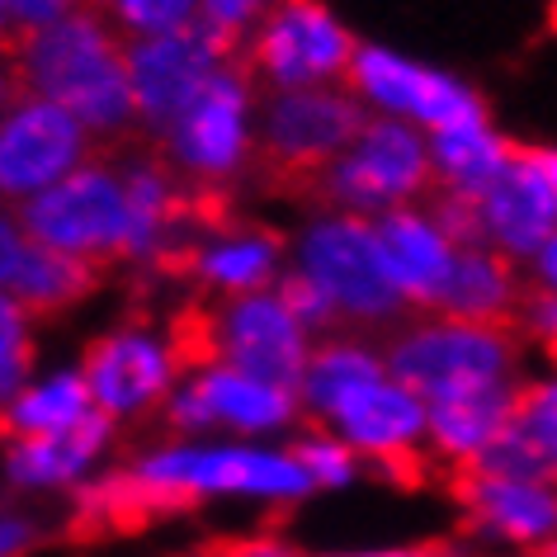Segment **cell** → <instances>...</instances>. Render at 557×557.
<instances>
[{"mask_svg":"<svg viewBox=\"0 0 557 557\" xmlns=\"http://www.w3.org/2000/svg\"><path fill=\"white\" fill-rule=\"evenodd\" d=\"M10 90L20 100H48L66 109L90 137V161H109L114 143H147L133 119L123 34L104 15H72L34 29L24 52L10 62Z\"/></svg>","mask_w":557,"mask_h":557,"instance_id":"1","label":"cell"},{"mask_svg":"<svg viewBox=\"0 0 557 557\" xmlns=\"http://www.w3.org/2000/svg\"><path fill=\"white\" fill-rule=\"evenodd\" d=\"M373 114L355 100L350 90H284L274 95L260 119V137L250 143V157L242 171L260 194H278V199H312V185L336 157L355 147Z\"/></svg>","mask_w":557,"mask_h":557,"instance_id":"2","label":"cell"},{"mask_svg":"<svg viewBox=\"0 0 557 557\" xmlns=\"http://www.w3.org/2000/svg\"><path fill=\"white\" fill-rule=\"evenodd\" d=\"M15 227L38 246L66 250V256L95 260L114 270L119 260H133V222H128V194L119 175L100 161H86L48 189H38L20 208Z\"/></svg>","mask_w":557,"mask_h":557,"instance_id":"3","label":"cell"},{"mask_svg":"<svg viewBox=\"0 0 557 557\" xmlns=\"http://www.w3.org/2000/svg\"><path fill=\"white\" fill-rule=\"evenodd\" d=\"M435 189V165L425 143L397 119H369L355 147L336 157L312 185L317 208L336 218H379L387 208H407V199H425Z\"/></svg>","mask_w":557,"mask_h":557,"instance_id":"4","label":"cell"},{"mask_svg":"<svg viewBox=\"0 0 557 557\" xmlns=\"http://www.w3.org/2000/svg\"><path fill=\"white\" fill-rule=\"evenodd\" d=\"M524 336L500 326H472V322H425L411 336H401L387 350V373L401 393L416 401H435L449 393H468V387L500 383L520 364Z\"/></svg>","mask_w":557,"mask_h":557,"instance_id":"5","label":"cell"},{"mask_svg":"<svg viewBox=\"0 0 557 557\" xmlns=\"http://www.w3.org/2000/svg\"><path fill=\"white\" fill-rule=\"evenodd\" d=\"M246 52L222 44L208 24L189 20L171 34L151 38H123V72H128V95H133V119L143 137L161 143L185 114L194 90L203 86L218 66L242 62Z\"/></svg>","mask_w":557,"mask_h":557,"instance_id":"6","label":"cell"},{"mask_svg":"<svg viewBox=\"0 0 557 557\" xmlns=\"http://www.w3.org/2000/svg\"><path fill=\"white\" fill-rule=\"evenodd\" d=\"M250 95L256 90H250L242 62L218 66L194 90V100L175 119V128L157 143L161 161L175 171V180H185V185H232L242 175L250 157V133H246Z\"/></svg>","mask_w":557,"mask_h":557,"instance_id":"7","label":"cell"},{"mask_svg":"<svg viewBox=\"0 0 557 557\" xmlns=\"http://www.w3.org/2000/svg\"><path fill=\"white\" fill-rule=\"evenodd\" d=\"M359 44L326 15L317 0H274L264 10V29L246 44V76L250 90H308L322 81H345L350 76Z\"/></svg>","mask_w":557,"mask_h":557,"instance_id":"8","label":"cell"},{"mask_svg":"<svg viewBox=\"0 0 557 557\" xmlns=\"http://www.w3.org/2000/svg\"><path fill=\"white\" fill-rule=\"evenodd\" d=\"M302 274L326 288L345 322H393L407 312V298L387 284L373 232L364 218H322L302 236Z\"/></svg>","mask_w":557,"mask_h":557,"instance_id":"9","label":"cell"},{"mask_svg":"<svg viewBox=\"0 0 557 557\" xmlns=\"http://www.w3.org/2000/svg\"><path fill=\"white\" fill-rule=\"evenodd\" d=\"M199 506H203V492H194V486L157 482V478H147L143 468H123V472H109V478L76 486L72 520L62 529V543L100 548V543L143 534V529L161 524V520L194 515Z\"/></svg>","mask_w":557,"mask_h":557,"instance_id":"10","label":"cell"},{"mask_svg":"<svg viewBox=\"0 0 557 557\" xmlns=\"http://www.w3.org/2000/svg\"><path fill=\"white\" fill-rule=\"evenodd\" d=\"M553 147H506V171L482 194V222L496 250L506 256H539L553 242V194H557Z\"/></svg>","mask_w":557,"mask_h":557,"instance_id":"11","label":"cell"},{"mask_svg":"<svg viewBox=\"0 0 557 557\" xmlns=\"http://www.w3.org/2000/svg\"><path fill=\"white\" fill-rule=\"evenodd\" d=\"M302 331L278 308L274 294H246L222 302V369H236L250 383L298 401L302 383Z\"/></svg>","mask_w":557,"mask_h":557,"instance_id":"12","label":"cell"},{"mask_svg":"<svg viewBox=\"0 0 557 557\" xmlns=\"http://www.w3.org/2000/svg\"><path fill=\"white\" fill-rule=\"evenodd\" d=\"M90 161L86 128L48 100H20L0 123V194H38Z\"/></svg>","mask_w":557,"mask_h":557,"instance_id":"13","label":"cell"},{"mask_svg":"<svg viewBox=\"0 0 557 557\" xmlns=\"http://www.w3.org/2000/svg\"><path fill=\"white\" fill-rule=\"evenodd\" d=\"M524 278L515 260L496 246H454L449 270H444L435 298L425 312H440V322H472V326H500L520 331L524 308ZM524 336V331H520Z\"/></svg>","mask_w":557,"mask_h":557,"instance_id":"14","label":"cell"},{"mask_svg":"<svg viewBox=\"0 0 557 557\" xmlns=\"http://www.w3.org/2000/svg\"><path fill=\"white\" fill-rule=\"evenodd\" d=\"M345 86L369 95V100H379L383 109L425 119L430 128H449V123H463V119H482V100L468 86L430 72V66H411V62L393 58V52H379V48L355 52Z\"/></svg>","mask_w":557,"mask_h":557,"instance_id":"15","label":"cell"},{"mask_svg":"<svg viewBox=\"0 0 557 557\" xmlns=\"http://www.w3.org/2000/svg\"><path fill=\"white\" fill-rule=\"evenodd\" d=\"M143 472L157 482L194 486V492H260V496H308V472L284 454L256 449H161L143 458Z\"/></svg>","mask_w":557,"mask_h":557,"instance_id":"16","label":"cell"},{"mask_svg":"<svg viewBox=\"0 0 557 557\" xmlns=\"http://www.w3.org/2000/svg\"><path fill=\"white\" fill-rule=\"evenodd\" d=\"M81 383L90 393V407L104 416H133L157 407L171 387V369L157 341L137 331H109L81 345Z\"/></svg>","mask_w":557,"mask_h":557,"instance_id":"17","label":"cell"},{"mask_svg":"<svg viewBox=\"0 0 557 557\" xmlns=\"http://www.w3.org/2000/svg\"><path fill=\"white\" fill-rule=\"evenodd\" d=\"M369 232L387 284L407 298V308L425 312V302L435 298L440 278L449 270L454 246L416 208H387V213H379V222H369Z\"/></svg>","mask_w":557,"mask_h":557,"instance_id":"18","label":"cell"},{"mask_svg":"<svg viewBox=\"0 0 557 557\" xmlns=\"http://www.w3.org/2000/svg\"><path fill=\"white\" fill-rule=\"evenodd\" d=\"M104 278H109L104 264L66 256V250H52V246H38L24 236L20 270L5 284V294L15 298V308L29 317V322H52V317L72 312L86 298L100 294Z\"/></svg>","mask_w":557,"mask_h":557,"instance_id":"19","label":"cell"},{"mask_svg":"<svg viewBox=\"0 0 557 557\" xmlns=\"http://www.w3.org/2000/svg\"><path fill=\"white\" fill-rule=\"evenodd\" d=\"M336 416L341 435L350 440L355 454H373V449H397V444H411L425 430V411L411 393H401L397 383L387 379H369L355 383L336 397Z\"/></svg>","mask_w":557,"mask_h":557,"instance_id":"20","label":"cell"},{"mask_svg":"<svg viewBox=\"0 0 557 557\" xmlns=\"http://www.w3.org/2000/svg\"><path fill=\"white\" fill-rule=\"evenodd\" d=\"M109 430H114V416H104L100 407H90L81 421L52 430V435L15 440V454H10V478L24 482V486L72 482L76 472L109 444Z\"/></svg>","mask_w":557,"mask_h":557,"instance_id":"21","label":"cell"},{"mask_svg":"<svg viewBox=\"0 0 557 557\" xmlns=\"http://www.w3.org/2000/svg\"><path fill=\"white\" fill-rule=\"evenodd\" d=\"M278 250H284V236L264 232L260 222H250L242 236H227V242L199 250L194 284H203L208 294H227V298L264 294V288H270V278H274Z\"/></svg>","mask_w":557,"mask_h":557,"instance_id":"22","label":"cell"},{"mask_svg":"<svg viewBox=\"0 0 557 557\" xmlns=\"http://www.w3.org/2000/svg\"><path fill=\"white\" fill-rule=\"evenodd\" d=\"M506 137H496L482 119H463L449 123V128H435V143H430V165H435V185L444 189H463V194H482L492 189V180L506 171Z\"/></svg>","mask_w":557,"mask_h":557,"instance_id":"23","label":"cell"},{"mask_svg":"<svg viewBox=\"0 0 557 557\" xmlns=\"http://www.w3.org/2000/svg\"><path fill=\"white\" fill-rule=\"evenodd\" d=\"M468 524H486L496 534H506L524 548L534 543H553V486H534V482H496L482 478L478 492L468 496Z\"/></svg>","mask_w":557,"mask_h":557,"instance_id":"24","label":"cell"},{"mask_svg":"<svg viewBox=\"0 0 557 557\" xmlns=\"http://www.w3.org/2000/svg\"><path fill=\"white\" fill-rule=\"evenodd\" d=\"M421 411L430 440H435V454H482L500 435V421H506V387H468V393L425 401Z\"/></svg>","mask_w":557,"mask_h":557,"instance_id":"25","label":"cell"},{"mask_svg":"<svg viewBox=\"0 0 557 557\" xmlns=\"http://www.w3.org/2000/svg\"><path fill=\"white\" fill-rule=\"evenodd\" d=\"M189 393L199 397V407L208 411V421H227L236 430H270L298 416V401L274 393L264 383L242 379L236 369H208L189 379Z\"/></svg>","mask_w":557,"mask_h":557,"instance_id":"26","label":"cell"},{"mask_svg":"<svg viewBox=\"0 0 557 557\" xmlns=\"http://www.w3.org/2000/svg\"><path fill=\"white\" fill-rule=\"evenodd\" d=\"M165 369L171 379L222 369V308L208 294H189L165 317Z\"/></svg>","mask_w":557,"mask_h":557,"instance_id":"27","label":"cell"},{"mask_svg":"<svg viewBox=\"0 0 557 557\" xmlns=\"http://www.w3.org/2000/svg\"><path fill=\"white\" fill-rule=\"evenodd\" d=\"M383 379V364L345 341H322L302 355V383H298V407H312L317 416H331L336 397L355 383Z\"/></svg>","mask_w":557,"mask_h":557,"instance_id":"28","label":"cell"},{"mask_svg":"<svg viewBox=\"0 0 557 557\" xmlns=\"http://www.w3.org/2000/svg\"><path fill=\"white\" fill-rule=\"evenodd\" d=\"M86 411H90V393H86V383H81V373H62V379L34 387V393H20V397L5 407L15 440L52 435V430L81 421Z\"/></svg>","mask_w":557,"mask_h":557,"instance_id":"29","label":"cell"},{"mask_svg":"<svg viewBox=\"0 0 557 557\" xmlns=\"http://www.w3.org/2000/svg\"><path fill=\"white\" fill-rule=\"evenodd\" d=\"M194 10H199V0H104L100 15L123 38H151V34H171L180 24H189Z\"/></svg>","mask_w":557,"mask_h":557,"instance_id":"30","label":"cell"},{"mask_svg":"<svg viewBox=\"0 0 557 557\" xmlns=\"http://www.w3.org/2000/svg\"><path fill=\"white\" fill-rule=\"evenodd\" d=\"M34 373V336L29 317L15 308V298L0 294V401L20 397V387Z\"/></svg>","mask_w":557,"mask_h":557,"instance_id":"31","label":"cell"},{"mask_svg":"<svg viewBox=\"0 0 557 557\" xmlns=\"http://www.w3.org/2000/svg\"><path fill=\"white\" fill-rule=\"evenodd\" d=\"M278 308H284L288 317H294V326L298 331H331L341 322V312H336V302L326 298V288L322 284H312L308 274H288L284 284H278Z\"/></svg>","mask_w":557,"mask_h":557,"instance_id":"32","label":"cell"},{"mask_svg":"<svg viewBox=\"0 0 557 557\" xmlns=\"http://www.w3.org/2000/svg\"><path fill=\"white\" fill-rule=\"evenodd\" d=\"M288 463H298L308 472L312 486H341L355 478V449L350 444H326V440H302L284 449Z\"/></svg>","mask_w":557,"mask_h":557,"instance_id":"33","label":"cell"},{"mask_svg":"<svg viewBox=\"0 0 557 557\" xmlns=\"http://www.w3.org/2000/svg\"><path fill=\"white\" fill-rule=\"evenodd\" d=\"M264 10H270V0H199L194 20L208 24L222 44L246 52V34L256 29V20H264Z\"/></svg>","mask_w":557,"mask_h":557,"instance_id":"34","label":"cell"},{"mask_svg":"<svg viewBox=\"0 0 557 557\" xmlns=\"http://www.w3.org/2000/svg\"><path fill=\"white\" fill-rule=\"evenodd\" d=\"M5 10L24 24V29H44V24L72 15L76 5H72V0H5Z\"/></svg>","mask_w":557,"mask_h":557,"instance_id":"35","label":"cell"},{"mask_svg":"<svg viewBox=\"0 0 557 557\" xmlns=\"http://www.w3.org/2000/svg\"><path fill=\"white\" fill-rule=\"evenodd\" d=\"M20 256H24V232H20L5 213H0V288H5L10 278H15Z\"/></svg>","mask_w":557,"mask_h":557,"instance_id":"36","label":"cell"},{"mask_svg":"<svg viewBox=\"0 0 557 557\" xmlns=\"http://www.w3.org/2000/svg\"><path fill=\"white\" fill-rule=\"evenodd\" d=\"M44 534L34 524H20V520H0V557H24L29 548H38Z\"/></svg>","mask_w":557,"mask_h":557,"instance_id":"37","label":"cell"},{"mask_svg":"<svg viewBox=\"0 0 557 557\" xmlns=\"http://www.w3.org/2000/svg\"><path fill=\"white\" fill-rule=\"evenodd\" d=\"M29 38H34V29H24V24L5 10V0H0V62H15Z\"/></svg>","mask_w":557,"mask_h":557,"instance_id":"38","label":"cell"},{"mask_svg":"<svg viewBox=\"0 0 557 557\" xmlns=\"http://www.w3.org/2000/svg\"><path fill=\"white\" fill-rule=\"evenodd\" d=\"M369 557H454V543H449V539H430V543H416V548H397V553H369Z\"/></svg>","mask_w":557,"mask_h":557,"instance_id":"39","label":"cell"},{"mask_svg":"<svg viewBox=\"0 0 557 557\" xmlns=\"http://www.w3.org/2000/svg\"><path fill=\"white\" fill-rule=\"evenodd\" d=\"M0 104H15V90H10V62H5V72H0Z\"/></svg>","mask_w":557,"mask_h":557,"instance_id":"40","label":"cell"},{"mask_svg":"<svg viewBox=\"0 0 557 557\" xmlns=\"http://www.w3.org/2000/svg\"><path fill=\"white\" fill-rule=\"evenodd\" d=\"M72 5H76V10H90V15H100L104 0H72Z\"/></svg>","mask_w":557,"mask_h":557,"instance_id":"41","label":"cell"},{"mask_svg":"<svg viewBox=\"0 0 557 557\" xmlns=\"http://www.w3.org/2000/svg\"><path fill=\"white\" fill-rule=\"evenodd\" d=\"M0 440H15V430H10V416L0 411Z\"/></svg>","mask_w":557,"mask_h":557,"instance_id":"42","label":"cell"},{"mask_svg":"<svg viewBox=\"0 0 557 557\" xmlns=\"http://www.w3.org/2000/svg\"><path fill=\"white\" fill-rule=\"evenodd\" d=\"M524 557H553V543H539V548H529Z\"/></svg>","mask_w":557,"mask_h":557,"instance_id":"43","label":"cell"},{"mask_svg":"<svg viewBox=\"0 0 557 557\" xmlns=\"http://www.w3.org/2000/svg\"><path fill=\"white\" fill-rule=\"evenodd\" d=\"M175 557H208V553H199V543H194V548H189V553H175Z\"/></svg>","mask_w":557,"mask_h":557,"instance_id":"44","label":"cell"}]
</instances>
